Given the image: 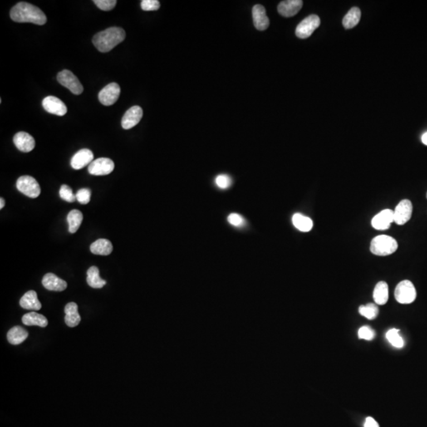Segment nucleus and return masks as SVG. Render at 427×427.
Masks as SVG:
<instances>
[{"mask_svg": "<svg viewBox=\"0 0 427 427\" xmlns=\"http://www.w3.org/2000/svg\"><path fill=\"white\" fill-rule=\"evenodd\" d=\"M28 335V331L25 330L23 328L15 326L8 331L7 340L10 344L17 345L23 343L27 339Z\"/></svg>", "mask_w": 427, "mask_h": 427, "instance_id": "nucleus-24", "label": "nucleus"}, {"mask_svg": "<svg viewBox=\"0 0 427 427\" xmlns=\"http://www.w3.org/2000/svg\"><path fill=\"white\" fill-rule=\"evenodd\" d=\"M60 197L68 203H74L76 199V196L73 193L72 189L66 184H63L60 187Z\"/></svg>", "mask_w": 427, "mask_h": 427, "instance_id": "nucleus-31", "label": "nucleus"}, {"mask_svg": "<svg viewBox=\"0 0 427 427\" xmlns=\"http://www.w3.org/2000/svg\"><path fill=\"white\" fill-rule=\"evenodd\" d=\"M94 161V154L89 149H82L72 157L71 167L75 169H82L86 165H90Z\"/></svg>", "mask_w": 427, "mask_h": 427, "instance_id": "nucleus-15", "label": "nucleus"}, {"mask_svg": "<svg viewBox=\"0 0 427 427\" xmlns=\"http://www.w3.org/2000/svg\"><path fill=\"white\" fill-rule=\"evenodd\" d=\"M386 339L395 348H402L404 346V339L399 335V330L392 328L387 331Z\"/></svg>", "mask_w": 427, "mask_h": 427, "instance_id": "nucleus-29", "label": "nucleus"}, {"mask_svg": "<svg viewBox=\"0 0 427 427\" xmlns=\"http://www.w3.org/2000/svg\"><path fill=\"white\" fill-rule=\"evenodd\" d=\"M20 306L25 310H40L41 309V303L37 298V294L34 291L26 292L20 300Z\"/></svg>", "mask_w": 427, "mask_h": 427, "instance_id": "nucleus-20", "label": "nucleus"}, {"mask_svg": "<svg viewBox=\"0 0 427 427\" xmlns=\"http://www.w3.org/2000/svg\"><path fill=\"white\" fill-rule=\"evenodd\" d=\"M42 105L45 111L59 116H62L67 113L66 105L56 97H46L43 100Z\"/></svg>", "mask_w": 427, "mask_h": 427, "instance_id": "nucleus-11", "label": "nucleus"}, {"mask_svg": "<svg viewBox=\"0 0 427 427\" xmlns=\"http://www.w3.org/2000/svg\"><path fill=\"white\" fill-rule=\"evenodd\" d=\"M143 111L141 107L135 105L128 109L122 118V128L128 130L139 124L143 117Z\"/></svg>", "mask_w": 427, "mask_h": 427, "instance_id": "nucleus-12", "label": "nucleus"}, {"mask_svg": "<svg viewBox=\"0 0 427 427\" xmlns=\"http://www.w3.org/2000/svg\"><path fill=\"white\" fill-rule=\"evenodd\" d=\"M0 203H1V204H0V209H2L5 206V200L3 199V198L0 199Z\"/></svg>", "mask_w": 427, "mask_h": 427, "instance_id": "nucleus-40", "label": "nucleus"}, {"mask_svg": "<svg viewBox=\"0 0 427 427\" xmlns=\"http://www.w3.org/2000/svg\"><path fill=\"white\" fill-rule=\"evenodd\" d=\"M393 211L390 209L383 210L382 212L378 213L372 219V227L378 230H385L390 227L392 223L394 222Z\"/></svg>", "mask_w": 427, "mask_h": 427, "instance_id": "nucleus-13", "label": "nucleus"}, {"mask_svg": "<svg viewBox=\"0 0 427 427\" xmlns=\"http://www.w3.org/2000/svg\"><path fill=\"white\" fill-rule=\"evenodd\" d=\"M416 290L412 282L404 280L399 282L395 290V298L400 304H411L416 298Z\"/></svg>", "mask_w": 427, "mask_h": 427, "instance_id": "nucleus-4", "label": "nucleus"}, {"mask_svg": "<svg viewBox=\"0 0 427 427\" xmlns=\"http://www.w3.org/2000/svg\"><path fill=\"white\" fill-rule=\"evenodd\" d=\"M412 203L408 199H403L395 207L393 213L394 222L399 226H402L410 220L412 215Z\"/></svg>", "mask_w": 427, "mask_h": 427, "instance_id": "nucleus-9", "label": "nucleus"}, {"mask_svg": "<svg viewBox=\"0 0 427 427\" xmlns=\"http://www.w3.org/2000/svg\"><path fill=\"white\" fill-rule=\"evenodd\" d=\"M11 19L16 22H30L43 26L46 23L47 17L41 9L28 2H20L11 9Z\"/></svg>", "mask_w": 427, "mask_h": 427, "instance_id": "nucleus-1", "label": "nucleus"}, {"mask_svg": "<svg viewBox=\"0 0 427 427\" xmlns=\"http://www.w3.org/2000/svg\"><path fill=\"white\" fill-rule=\"evenodd\" d=\"M120 94V85L115 82H112L100 90L99 94V99L102 105L110 106L117 101Z\"/></svg>", "mask_w": 427, "mask_h": 427, "instance_id": "nucleus-10", "label": "nucleus"}, {"mask_svg": "<svg viewBox=\"0 0 427 427\" xmlns=\"http://www.w3.org/2000/svg\"><path fill=\"white\" fill-rule=\"evenodd\" d=\"M422 142L427 146V132L424 133L422 136Z\"/></svg>", "mask_w": 427, "mask_h": 427, "instance_id": "nucleus-39", "label": "nucleus"}, {"mask_svg": "<svg viewBox=\"0 0 427 427\" xmlns=\"http://www.w3.org/2000/svg\"><path fill=\"white\" fill-rule=\"evenodd\" d=\"M361 11L358 7H353L345 15L343 19V25L345 29H352L359 24L361 19Z\"/></svg>", "mask_w": 427, "mask_h": 427, "instance_id": "nucleus-27", "label": "nucleus"}, {"mask_svg": "<svg viewBox=\"0 0 427 427\" xmlns=\"http://www.w3.org/2000/svg\"><path fill=\"white\" fill-rule=\"evenodd\" d=\"M359 313L369 320H374L378 316L379 310L375 304L369 303L365 306H361L359 309Z\"/></svg>", "mask_w": 427, "mask_h": 427, "instance_id": "nucleus-30", "label": "nucleus"}, {"mask_svg": "<svg viewBox=\"0 0 427 427\" xmlns=\"http://www.w3.org/2000/svg\"><path fill=\"white\" fill-rule=\"evenodd\" d=\"M320 25V19L317 15H310L302 20L297 26L295 31L296 36L301 39L308 38L318 28Z\"/></svg>", "mask_w": 427, "mask_h": 427, "instance_id": "nucleus-7", "label": "nucleus"}, {"mask_svg": "<svg viewBox=\"0 0 427 427\" xmlns=\"http://www.w3.org/2000/svg\"><path fill=\"white\" fill-rule=\"evenodd\" d=\"M227 220L233 227H241L245 224V219L242 215H240L238 214H230L228 216Z\"/></svg>", "mask_w": 427, "mask_h": 427, "instance_id": "nucleus-37", "label": "nucleus"}, {"mask_svg": "<svg viewBox=\"0 0 427 427\" xmlns=\"http://www.w3.org/2000/svg\"><path fill=\"white\" fill-rule=\"evenodd\" d=\"M215 183L218 188L222 189H227L232 184V180L229 176L222 174L218 175L215 179Z\"/></svg>", "mask_w": 427, "mask_h": 427, "instance_id": "nucleus-36", "label": "nucleus"}, {"mask_svg": "<svg viewBox=\"0 0 427 427\" xmlns=\"http://www.w3.org/2000/svg\"><path fill=\"white\" fill-rule=\"evenodd\" d=\"M358 335H359V339L370 341V340H374L375 337V331L369 326H363L359 328Z\"/></svg>", "mask_w": 427, "mask_h": 427, "instance_id": "nucleus-34", "label": "nucleus"}, {"mask_svg": "<svg viewBox=\"0 0 427 427\" xmlns=\"http://www.w3.org/2000/svg\"><path fill=\"white\" fill-rule=\"evenodd\" d=\"M22 323L27 326H39V327H47L49 321L45 316L35 312H29L22 316Z\"/></svg>", "mask_w": 427, "mask_h": 427, "instance_id": "nucleus-22", "label": "nucleus"}, {"mask_svg": "<svg viewBox=\"0 0 427 427\" xmlns=\"http://www.w3.org/2000/svg\"><path fill=\"white\" fill-rule=\"evenodd\" d=\"M82 219H83V215L80 211L72 210L70 212L66 218L69 224V232L71 233H76L81 226Z\"/></svg>", "mask_w": 427, "mask_h": 427, "instance_id": "nucleus-28", "label": "nucleus"}, {"mask_svg": "<svg viewBox=\"0 0 427 427\" xmlns=\"http://www.w3.org/2000/svg\"><path fill=\"white\" fill-rule=\"evenodd\" d=\"M364 427H379V425L377 421L372 417H367L365 419Z\"/></svg>", "mask_w": 427, "mask_h": 427, "instance_id": "nucleus-38", "label": "nucleus"}, {"mask_svg": "<svg viewBox=\"0 0 427 427\" xmlns=\"http://www.w3.org/2000/svg\"><path fill=\"white\" fill-rule=\"evenodd\" d=\"M125 37L126 33L124 29L111 27L97 33L93 38V44L100 52H108L123 42Z\"/></svg>", "mask_w": 427, "mask_h": 427, "instance_id": "nucleus-2", "label": "nucleus"}, {"mask_svg": "<svg viewBox=\"0 0 427 427\" xmlns=\"http://www.w3.org/2000/svg\"><path fill=\"white\" fill-rule=\"evenodd\" d=\"M397 248V242L388 235L377 236L370 244V252L376 256H389L394 253Z\"/></svg>", "mask_w": 427, "mask_h": 427, "instance_id": "nucleus-3", "label": "nucleus"}, {"mask_svg": "<svg viewBox=\"0 0 427 427\" xmlns=\"http://www.w3.org/2000/svg\"><path fill=\"white\" fill-rule=\"evenodd\" d=\"M64 312L66 314L65 316V323L70 328H75L79 325L81 321V316L78 312L77 304L75 302H70L65 306Z\"/></svg>", "mask_w": 427, "mask_h": 427, "instance_id": "nucleus-19", "label": "nucleus"}, {"mask_svg": "<svg viewBox=\"0 0 427 427\" xmlns=\"http://www.w3.org/2000/svg\"><path fill=\"white\" fill-rule=\"evenodd\" d=\"M42 284L48 291H64L67 287V283L64 280L52 273H48L44 276Z\"/></svg>", "mask_w": 427, "mask_h": 427, "instance_id": "nucleus-18", "label": "nucleus"}, {"mask_svg": "<svg viewBox=\"0 0 427 427\" xmlns=\"http://www.w3.org/2000/svg\"><path fill=\"white\" fill-rule=\"evenodd\" d=\"M93 2L100 10L105 11L113 10L117 2L115 0H94Z\"/></svg>", "mask_w": 427, "mask_h": 427, "instance_id": "nucleus-33", "label": "nucleus"}, {"mask_svg": "<svg viewBox=\"0 0 427 427\" xmlns=\"http://www.w3.org/2000/svg\"></svg>", "mask_w": 427, "mask_h": 427, "instance_id": "nucleus-41", "label": "nucleus"}, {"mask_svg": "<svg viewBox=\"0 0 427 427\" xmlns=\"http://www.w3.org/2000/svg\"><path fill=\"white\" fill-rule=\"evenodd\" d=\"M76 199L81 204H87L90 203L91 191L89 188H82L76 193Z\"/></svg>", "mask_w": 427, "mask_h": 427, "instance_id": "nucleus-32", "label": "nucleus"}, {"mask_svg": "<svg viewBox=\"0 0 427 427\" xmlns=\"http://www.w3.org/2000/svg\"><path fill=\"white\" fill-rule=\"evenodd\" d=\"M141 7L143 11H158L160 8V2L158 0H143Z\"/></svg>", "mask_w": 427, "mask_h": 427, "instance_id": "nucleus-35", "label": "nucleus"}, {"mask_svg": "<svg viewBox=\"0 0 427 427\" xmlns=\"http://www.w3.org/2000/svg\"><path fill=\"white\" fill-rule=\"evenodd\" d=\"M114 161L107 158H98L93 161L88 167V172L94 176H105L110 174L114 171Z\"/></svg>", "mask_w": 427, "mask_h": 427, "instance_id": "nucleus-8", "label": "nucleus"}, {"mask_svg": "<svg viewBox=\"0 0 427 427\" xmlns=\"http://www.w3.org/2000/svg\"><path fill=\"white\" fill-rule=\"evenodd\" d=\"M57 80L64 87L67 88L75 95H79L83 92V86L79 79L68 70L60 71L57 75Z\"/></svg>", "mask_w": 427, "mask_h": 427, "instance_id": "nucleus-6", "label": "nucleus"}, {"mask_svg": "<svg viewBox=\"0 0 427 427\" xmlns=\"http://www.w3.org/2000/svg\"><path fill=\"white\" fill-rule=\"evenodd\" d=\"M86 281L88 285L94 289L102 288L106 284V281L100 277L99 269L95 266L90 267L88 270Z\"/></svg>", "mask_w": 427, "mask_h": 427, "instance_id": "nucleus-26", "label": "nucleus"}, {"mask_svg": "<svg viewBox=\"0 0 427 427\" xmlns=\"http://www.w3.org/2000/svg\"><path fill=\"white\" fill-rule=\"evenodd\" d=\"M374 301L378 305L383 306L389 300V286L385 282H379L374 291Z\"/></svg>", "mask_w": 427, "mask_h": 427, "instance_id": "nucleus-23", "label": "nucleus"}, {"mask_svg": "<svg viewBox=\"0 0 427 427\" xmlns=\"http://www.w3.org/2000/svg\"><path fill=\"white\" fill-rule=\"evenodd\" d=\"M14 143L20 151L24 153L32 151L36 145L33 137L24 131H20L15 135Z\"/></svg>", "mask_w": 427, "mask_h": 427, "instance_id": "nucleus-14", "label": "nucleus"}, {"mask_svg": "<svg viewBox=\"0 0 427 427\" xmlns=\"http://www.w3.org/2000/svg\"><path fill=\"white\" fill-rule=\"evenodd\" d=\"M292 222L295 228L301 232H309L313 227L312 219L301 214H295L293 215Z\"/></svg>", "mask_w": 427, "mask_h": 427, "instance_id": "nucleus-25", "label": "nucleus"}, {"mask_svg": "<svg viewBox=\"0 0 427 427\" xmlns=\"http://www.w3.org/2000/svg\"><path fill=\"white\" fill-rule=\"evenodd\" d=\"M252 18L255 27L260 31L267 30L270 21L266 14V10L262 5H255L252 8Z\"/></svg>", "mask_w": 427, "mask_h": 427, "instance_id": "nucleus-17", "label": "nucleus"}, {"mask_svg": "<svg viewBox=\"0 0 427 427\" xmlns=\"http://www.w3.org/2000/svg\"><path fill=\"white\" fill-rule=\"evenodd\" d=\"M303 6L301 0H287L280 2L278 6V12L283 17H293L298 13Z\"/></svg>", "mask_w": 427, "mask_h": 427, "instance_id": "nucleus-16", "label": "nucleus"}, {"mask_svg": "<svg viewBox=\"0 0 427 427\" xmlns=\"http://www.w3.org/2000/svg\"><path fill=\"white\" fill-rule=\"evenodd\" d=\"M17 190L26 197L35 199L41 194V187L36 179L30 176H22L16 183Z\"/></svg>", "mask_w": 427, "mask_h": 427, "instance_id": "nucleus-5", "label": "nucleus"}, {"mask_svg": "<svg viewBox=\"0 0 427 427\" xmlns=\"http://www.w3.org/2000/svg\"><path fill=\"white\" fill-rule=\"evenodd\" d=\"M114 247L111 242L109 240L101 239L97 240L96 242L92 243L90 246V252L93 254L100 255V256H109L113 252Z\"/></svg>", "mask_w": 427, "mask_h": 427, "instance_id": "nucleus-21", "label": "nucleus"}]
</instances>
